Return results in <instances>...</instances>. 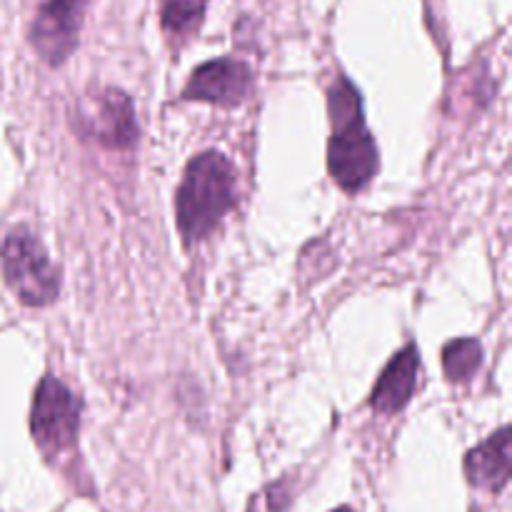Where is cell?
Returning <instances> with one entry per match:
<instances>
[{
	"label": "cell",
	"mask_w": 512,
	"mask_h": 512,
	"mask_svg": "<svg viewBox=\"0 0 512 512\" xmlns=\"http://www.w3.org/2000/svg\"><path fill=\"white\" fill-rule=\"evenodd\" d=\"M85 120H88V133L108 148H130L138 138L133 103L120 90H105L103 95H98L95 108H90Z\"/></svg>",
	"instance_id": "52a82bcc"
},
{
	"label": "cell",
	"mask_w": 512,
	"mask_h": 512,
	"mask_svg": "<svg viewBox=\"0 0 512 512\" xmlns=\"http://www.w3.org/2000/svg\"><path fill=\"white\" fill-rule=\"evenodd\" d=\"M480 363H483V348L478 340L460 338L453 340L448 348L443 350V370L445 378L453 383H465L478 373Z\"/></svg>",
	"instance_id": "8fae6325"
},
{
	"label": "cell",
	"mask_w": 512,
	"mask_h": 512,
	"mask_svg": "<svg viewBox=\"0 0 512 512\" xmlns=\"http://www.w3.org/2000/svg\"><path fill=\"white\" fill-rule=\"evenodd\" d=\"M208 0H160V23L173 43H183L198 33Z\"/></svg>",
	"instance_id": "30bf717a"
},
{
	"label": "cell",
	"mask_w": 512,
	"mask_h": 512,
	"mask_svg": "<svg viewBox=\"0 0 512 512\" xmlns=\"http://www.w3.org/2000/svg\"><path fill=\"white\" fill-rule=\"evenodd\" d=\"M465 475L475 488L500 493L510 478V438L508 428H500L465 458Z\"/></svg>",
	"instance_id": "ba28073f"
},
{
	"label": "cell",
	"mask_w": 512,
	"mask_h": 512,
	"mask_svg": "<svg viewBox=\"0 0 512 512\" xmlns=\"http://www.w3.org/2000/svg\"><path fill=\"white\" fill-rule=\"evenodd\" d=\"M80 405L75 395L58 378H43L30 410V430L45 455L68 450L78 438Z\"/></svg>",
	"instance_id": "277c9868"
},
{
	"label": "cell",
	"mask_w": 512,
	"mask_h": 512,
	"mask_svg": "<svg viewBox=\"0 0 512 512\" xmlns=\"http://www.w3.org/2000/svg\"><path fill=\"white\" fill-rule=\"evenodd\" d=\"M3 275L8 288L18 295L20 303L43 308L58 298L60 278L58 270L48 260V253L28 230H13L5 238L3 250Z\"/></svg>",
	"instance_id": "3957f363"
},
{
	"label": "cell",
	"mask_w": 512,
	"mask_h": 512,
	"mask_svg": "<svg viewBox=\"0 0 512 512\" xmlns=\"http://www.w3.org/2000/svg\"><path fill=\"white\" fill-rule=\"evenodd\" d=\"M233 203L235 170L228 158L208 150L190 160L175 200L178 228L185 243L190 245L208 238Z\"/></svg>",
	"instance_id": "6da1fadb"
},
{
	"label": "cell",
	"mask_w": 512,
	"mask_h": 512,
	"mask_svg": "<svg viewBox=\"0 0 512 512\" xmlns=\"http://www.w3.org/2000/svg\"><path fill=\"white\" fill-rule=\"evenodd\" d=\"M333 138L328 145V168L345 193H358L378 170V148L365 128L360 95L348 80H338L330 90Z\"/></svg>",
	"instance_id": "7a4b0ae2"
},
{
	"label": "cell",
	"mask_w": 512,
	"mask_h": 512,
	"mask_svg": "<svg viewBox=\"0 0 512 512\" xmlns=\"http://www.w3.org/2000/svg\"><path fill=\"white\" fill-rule=\"evenodd\" d=\"M250 83H253L250 68L240 60H210L190 75L183 98L205 100V103L215 105H238L248 95Z\"/></svg>",
	"instance_id": "8992f818"
},
{
	"label": "cell",
	"mask_w": 512,
	"mask_h": 512,
	"mask_svg": "<svg viewBox=\"0 0 512 512\" xmlns=\"http://www.w3.org/2000/svg\"><path fill=\"white\" fill-rule=\"evenodd\" d=\"M88 0H45L30 25V43L48 65H60L78 48Z\"/></svg>",
	"instance_id": "5b68a950"
},
{
	"label": "cell",
	"mask_w": 512,
	"mask_h": 512,
	"mask_svg": "<svg viewBox=\"0 0 512 512\" xmlns=\"http://www.w3.org/2000/svg\"><path fill=\"white\" fill-rule=\"evenodd\" d=\"M335 512H353V510H348V508H340V510H335Z\"/></svg>",
	"instance_id": "7c38bea8"
},
{
	"label": "cell",
	"mask_w": 512,
	"mask_h": 512,
	"mask_svg": "<svg viewBox=\"0 0 512 512\" xmlns=\"http://www.w3.org/2000/svg\"><path fill=\"white\" fill-rule=\"evenodd\" d=\"M418 350L415 345L400 350L393 360H390L388 368L380 375L378 385L373 390V403L375 410L380 413H398L408 405V400L413 398L415 390V378H418Z\"/></svg>",
	"instance_id": "9c48e42d"
}]
</instances>
